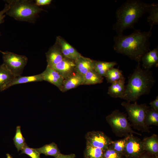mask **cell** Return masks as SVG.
Wrapping results in <instances>:
<instances>
[{"mask_svg":"<svg viewBox=\"0 0 158 158\" xmlns=\"http://www.w3.org/2000/svg\"><path fill=\"white\" fill-rule=\"evenodd\" d=\"M152 29L147 32L140 30L128 35L123 34L115 36L113 40L114 50L138 63L143 56L150 50L149 40L152 35Z\"/></svg>","mask_w":158,"mask_h":158,"instance_id":"obj_1","label":"cell"},{"mask_svg":"<svg viewBox=\"0 0 158 158\" xmlns=\"http://www.w3.org/2000/svg\"><path fill=\"white\" fill-rule=\"evenodd\" d=\"M150 4L139 0H128L116 10V21L112 28L117 35L123 34L124 30L134 28L135 23L147 12Z\"/></svg>","mask_w":158,"mask_h":158,"instance_id":"obj_2","label":"cell"},{"mask_svg":"<svg viewBox=\"0 0 158 158\" xmlns=\"http://www.w3.org/2000/svg\"><path fill=\"white\" fill-rule=\"evenodd\" d=\"M155 81L152 72L142 68L138 63L129 78L121 99L130 102H136L141 96L150 93Z\"/></svg>","mask_w":158,"mask_h":158,"instance_id":"obj_3","label":"cell"},{"mask_svg":"<svg viewBox=\"0 0 158 158\" xmlns=\"http://www.w3.org/2000/svg\"><path fill=\"white\" fill-rule=\"evenodd\" d=\"M6 1L9 6L6 15L19 21L34 23L39 13L43 10L32 0H10Z\"/></svg>","mask_w":158,"mask_h":158,"instance_id":"obj_4","label":"cell"},{"mask_svg":"<svg viewBox=\"0 0 158 158\" xmlns=\"http://www.w3.org/2000/svg\"><path fill=\"white\" fill-rule=\"evenodd\" d=\"M126 111L128 119L134 128L142 132L149 133L150 127L145 123V118L147 110L150 107L145 103L138 104L137 102L134 104L123 102L121 103Z\"/></svg>","mask_w":158,"mask_h":158,"instance_id":"obj_5","label":"cell"},{"mask_svg":"<svg viewBox=\"0 0 158 158\" xmlns=\"http://www.w3.org/2000/svg\"><path fill=\"white\" fill-rule=\"evenodd\" d=\"M106 120L111 126L113 133L117 136L125 137L130 134L141 135L140 133L132 129L126 114L119 110L116 109L113 111L106 117Z\"/></svg>","mask_w":158,"mask_h":158,"instance_id":"obj_6","label":"cell"},{"mask_svg":"<svg viewBox=\"0 0 158 158\" xmlns=\"http://www.w3.org/2000/svg\"><path fill=\"white\" fill-rule=\"evenodd\" d=\"M0 52L3 55V64L16 77L21 76L27 63V57L8 51Z\"/></svg>","mask_w":158,"mask_h":158,"instance_id":"obj_7","label":"cell"},{"mask_svg":"<svg viewBox=\"0 0 158 158\" xmlns=\"http://www.w3.org/2000/svg\"><path fill=\"white\" fill-rule=\"evenodd\" d=\"M85 137L86 144L104 150L109 147L112 141L103 132L99 131L88 132Z\"/></svg>","mask_w":158,"mask_h":158,"instance_id":"obj_8","label":"cell"},{"mask_svg":"<svg viewBox=\"0 0 158 158\" xmlns=\"http://www.w3.org/2000/svg\"><path fill=\"white\" fill-rule=\"evenodd\" d=\"M145 152L142 140L134 136L133 134L128 135L124 149V157L126 158H137Z\"/></svg>","mask_w":158,"mask_h":158,"instance_id":"obj_9","label":"cell"},{"mask_svg":"<svg viewBox=\"0 0 158 158\" xmlns=\"http://www.w3.org/2000/svg\"><path fill=\"white\" fill-rule=\"evenodd\" d=\"M51 67L57 71L64 79L75 73L74 61L65 57Z\"/></svg>","mask_w":158,"mask_h":158,"instance_id":"obj_10","label":"cell"},{"mask_svg":"<svg viewBox=\"0 0 158 158\" xmlns=\"http://www.w3.org/2000/svg\"><path fill=\"white\" fill-rule=\"evenodd\" d=\"M41 73L44 80L54 85L62 91L64 79L57 71L47 65L45 70Z\"/></svg>","mask_w":158,"mask_h":158,"instance_id":"obj_11","label":"cell"},{"mask_svg":"<svg viewBox=\"0 0 158 158\" xmlns=\"http://www.w3.org/2000/svg\"><path fill=\"white\" fill-rule=\"evenodd\" d=\"M75 72L84 75L94 69L95 61L82 56L74 60Z\"/></svg>","mask_w":158,"mask_h":158,"instance_id":"obj_12","label":"cell"},{"mask_svg":"<svg viewBox=\"0 0 158 158\" xmlns=\"http://www.w3.org/2000/svg\"><path fill=\"white\" fill-rule=\"evenodd\" d=\"M143 69L150 70L153 66H158V48L150 50L142 57L141 61Z\"/></svg>","mask_w":158,"mask_h":158,"instance_id":"obj_13","label":"cell"},{"mask_svg":"<svg viewBox=\"0 0 158 158\" xmlns=\"http://www.w3.org/2000/svg\"><path fill=\"white\" fill-rule=\"evenodd\" d=\"M16 77L4 64L0 65V91L10 87L11 83Z\"/></svg>","mask_w":158,"mask_h":158,"instance_id":"obj_14","label":"cell"},{"mask_svg":"<svg viewBox=\"0 0 158 158\" xmlns=\"http://www.w3.org/2000/svg\"><path fill=\"white\" fill-rule=\"evenodd\" d=\"M83 75L75 73L64 79L61 91L63 92L75 88L80 85H83Z\"/></svg>","mask_w":158,"mask_h":158,"instance_id":"obj_15","label":"cell"},{"mask_svg":"<svg viewBox=\"0 0 158 158\" xmlns=\"http://www.w3.org/2000/svg\"><path fill=\"white\" fill-rule=\"evenodd\" d=\"M47 65L50 67L57 64L64 58L60 48L56 45L51 47L46 53Z\"/></svg>","mask_w":158,"mask_h":158,"instance_id":"obj_16","label":"cell"},{"mask_svg":"<svg viewBox=\"0 0 158 158\" xmlns=\"http://www.w3.org/2000/svg\"><path fill=\"white\" fill-rule=\"evenodd\" d=\"M144 151L153 155H158V136L154 134L142 140Z\"/></svg>","mask_w":158,"mask_h":158,"instance_id":"obj_17","label":"cell"},{"mask_svg":"<svg viewBox=\"0 0 158 158\" xmlns=\"http://www.w3.org/2000/svg\"><path fill=\"white\" fill-rule=\"evenodd\" d=\"M125 78L114 82L109 87L108 94L111 97L122 98L125 90Z\"/></svg>","mask_w":158,"mask_h":158,"instance_id":"obj_18","label":"cell"},{"mask_svg":"<svg viewBox=\"0 0 158 158\" xmlns=\"http://www.w3.org/2000/svg\"><path fill=\"white\" fill-rule=\"evenodd\" d=\"M35 149L40 154H43L46 156H52L55 158L61 153L57 145L54 142Z\"/></svg>","mask_w":158,"mask_h":158,"instance_id":"obj_19","label":"cell"},{"mask_svg":"<svg viewBox=\"0 0 158 158\" xmlns=\"http://www.w3.org/2000/svg\"><path fill=\"white\" fill-rule=\"evenodd\" d=\"M117 64L115 61L106 62L95 61L94 69L99 75L105 77L107 72Z\"/></svg>","mask_w":158,"mask_h":158,"instance_id":"obj_20","label":"cell"},{"mask_svg":"<svg viewBox=\"0 0 158 158\" xmlns=\"http://www.w3.org/2000/svg\"><path fill=\"white\" fill-rule=\"evenodd\" d=\"M83 85H95L102 83L104 78L94 70H91L83 75Z\"/></svg>","mask_w":158,"mask_h":158,"instance_id":"obj_21","label":"cell"},{"mask_svg":"<svg viewBox=\"0 0 158 158\" xmlns=\"http://www.w3.org/2000/svg\"><path fill=\"white\" fill-rule=\"evenodd\" d=\"M44 80L42 73L30 76L16 77L10 84V87L14 85L30 82L42 81Z\"/></svg>","mask_w":158,"mask_h":158,"instance_id":"obj_22","label":"cell"},{"mask_svg":"<svg viewBox=\"0 0 158 158\" xmlns=\"http://www.w3.org/2000/svg\"><path fill=\"white\" fill-rule=\"evenodd\" d=\"M149 15L147 17V21L152 29L154 25L158 24V4L152 3L150 4L147 12Z\"/></svg>","mask_w":158,"mask_h":158,"instance_id":"obj_23","label":"cell"},{"mask_svg":"<svg viewBox=\"0 0 158 158\" xmlns=\"http://www.w3.org/2000/svg\"><path fill=\"white\" fill-rule=\"evenodd\" d=\"M104 150L86 144L84 158H103Z\"/></svg>","mask_w":158,"mask_h":158,"instance_id":"obj_24","label":"cell"},{"mask_svg":"<svg viewBox=\"0 0 158 158\" xmlns=\"http://www.w3.org/2000/svg\"><path fill=\"white\" fill-rule=\"evenodd\" d=\"M122 71L114 67L107 72L105 77L108 83H112L124 78Z\"/></svg>","mask_w":158,"mask_h":158,"instance_id":"obj_25","label":"cell"},{"mask_svg":"<svg viewBox=\"0 0 158 158\" xmlns=\"http://www.w3.org/2000/svg\"><path fill=\"white\" fill-rule=\"evenodd\" d=\"M145 123L148 126L153 125L158 126V111L150 107L147 110L145 118Z\"/></svg>","mask_w":158,"mask_h":158,"instance_id":"obj_26","label":"cell"},{"mask_svg":"<svg viewBox=\"0 0 158 158\" xmlns=\"http://www.w3.org/2000/svg\"><path fill=\"white\" fill-rule=\"evenodd\" d=\"M14 143L18 151L21 150L26 143L25 138L23 137L21 130V127H16L15 135L13 139Z\"/></svg>","mask_w":158,"mask_h":158,"instance_id":"obj_27","label":"cell"},{"mask_svg":"<svg viewBox=\"0 0 158 158\" xmlns=\"http://www.w3.org/2000/svg\"><path fill=\"white\" fill-rule=\"evenodd\" d=\"M128 135L125 137L123 139L114 141H112L109 146L124 156V149Z\"/></svg>","mask_w":158,"mask_h":158,"instance_id":"obj_28","label":"cell"},{"mask_svg":"<svg viewBox=\"0 0 158 158\" xmlns=\"http://www.w3.org/2000/svg\"><path fill=\"white\" fill-rule=\"evenodd\" d=\"M121 154L117 152L110 146L104 150L103 158H125Z\"/></svg>","mask_w":158,"mask_h":158,"instance_id":"obj_29","label":"cell"},{"mask_svg":"<svg viewBox=\"0 0 158 158\" xmlns=\"http://www.w3.org/2000/svg\"><path fill=\"white\" fill-rule=\"evenodd\" d=\"M21 151V154H25L31 158H41L40 154L35 148L29 147L26 143Z\"/></svg>","mask_w":158,"mask_h":158,"instance_id":"obj_30","label":"cell"},{"mask_svg":"<svg viewBox=\"0 0 158 158\" xmlns=\"http://www.w3.org/2000/svg\"><path fill=\"white\" fill-rule=\"evenodd\" d=\"M58 39L63 56L66 58L72 59L68 48V43L61 39L58 38Z\"/></svg>","mask_w":158,"mask_h":158,"instance_id":"obj_31","label":"cell"},{"mask_svg":"<svg viewBox=\"0 0 158 158\" xmlns=\"http://www.w3.org/2000/svg\"><path fill=\"white\" fill-rule=\"evenodd\" d=\"M68 47L72 60H75L76 59L82 56L73 47L68 43Z\"/></svg>","mask_w":158,"mask_h":158,"instance_id":"obj_32","label":"cell"},{"mask_svg":"<svg viewBox=\"0 0 158 158\" xmlns=\"http://www.w3.org/2000/svg\"><path fill=\"white\" fill-rule=\"evenodd\" d=\"M9 8V5L6 3L4 9L2 11H0V24L4 22V18L6 16V13ZM1 35V34L0 33V36Z\"/></svg>","mask_w":158,"mask_h":158,"instance_id":"obj_33","label":"cell"},{"mask_svg":"<svg viewBox=\"0 0 158 158\" xmlns=\"http://www.w3.org/2000/svg\"><path fill=\"white\" fill-rule=\"evenodd\" d=\"M35 4L39 6L49 4L51 1V0H36L35 1Z\"/></svg>","mask_w":158,"mask_h":158,"instance_id":"obj_34","label":"cell"},{"mask_svg":"<svg viewBox=\"0 0 158 158\" xmlns=\"http://www.w3.org/2000/svg\"><path fill=\"white\" fill-rule=\"evenodd\" d=\"M150 108L154 110L158 111V96H157L155 99L150 103Z\"/></svg>","mask_w":158,"mask_h":158,"instance_id":"obj_35","label":"cell"},{"mask_svg":"<svg viewBox=\"0 0 158 158\" xmlns=\"http://www.w3.org/2000/svg\"><path fill=\"white\" fill-rule=\"evenodd\" d=\"M137 158H158V155H153L145 152Z\"/></svg>","mask_w":158,"mask_h":158,"instance_id":"obj_36","label":"cell"},{"mask_svg":"<svg viewBox=\"0 0 158 158\" xmlns=\"http://www.w3.org/2000/svg\"><path fill=\"white\" fill-rule=\"evenodd\" d=\"M75 155L74 154H64L61 153L55 158H75Z\"/></svg>","mask_w":158,"mask_h":158,"instance_id":"obj_37","label":"cell"},{"mask_svg":"<svg viewBox=\"0 0 158 158\" xmlns=\"http://www.w3.org/2000/svg\"><path fill=\"white\" fill-rule=\"evenodd\" d=\"M6 158H13L11 155L9 154H6Z\"/></svg>","mask_w":158,"mask_h":158,"instance_id":"obj_38","label":"cell"},{"mask_svg":"<svg viewBox=\"0 0 158 158\" xmlns=\"http://www.w3.org/2000/svg\"><path fill=\"white\" fill-rule=\"evenodd\" d=\"M1 51L0 50V52Z\"/></svg>","mask_w":158,"mask_h":158,"instance_id":"obj_39","label":"cell"},{"mask_svg":"<svg viewBox=\"0 0 158 158\" xmlns=\"http://www.w3.org/2000/svg\"></svg>","mask_w":158,"mask_h":158,"instance_id":"obj_40","label":"cell"}]
</instances>
